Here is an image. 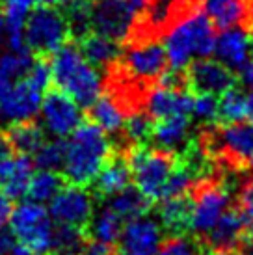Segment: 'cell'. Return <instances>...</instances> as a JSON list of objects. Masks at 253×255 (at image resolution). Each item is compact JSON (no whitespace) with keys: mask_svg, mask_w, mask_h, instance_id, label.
Returning <instances> with one entry per match:
<instances>
[{"mask_svg":"<svg viewBox=\"0 0 253 255\" xmlns=\"http://www.w3.org/2000/svg\"><path fill=\"white\" fill-rule=\"evenodd\" d=\"M11 199L7 198L4 192L0 190V229L6 227V224L9 222V214H11Z\"/></svg>","mask_w":253,"mask_h":255,"instance_id":"60d3db41","label":"cell"},{"mask_svg":"<svg viewBox=\"0 0 253 255\" xmlns=\"http://www.w3.org/2000/svg\"><path fill=\"white\" fill-rule=\"evenodd\" d=\"M128 2V6L132 7L136 13H141V11H145L149 6V0H126Z\"/></svg>","mask_w":253,"mask_h":255,"instance_id":"7bdbcfd3","label":"cell"},{"mask_svg":"<svg viewBox=\"0 0 253 255\" xmlns=\"http://www.w3.org/2000/svg\"><path fill=\"white\" fill-rule=\"evenodd\" d=\"M39 116L43 130L52 138H67L84 121L82 107L60 90L43 95Z\"/></svg>","mask_w":253,"mask_h":255,"instance_id":"52a82bcc","label":"cell"},{"mask_svg":"<svg viewBox=\"0 0 253 255\" xmlns=\"http://www.w3.org/2000/svg\"><path fill=\"white\" fill-rule=\"evenodd\" d=\"M216 32L205 11H192L181 17L164 37V49L171 69L183 71L197 58L211 56Z\"/></svg>","mask_w":253,"mask_h":255,"instance_id":"3957f363","label":"cell"},{"mask_svg":"<svg viewBox=\"0 0 253 255\" xmlns=\"http://www.w3.org/2000/svg\"><path fill=\"white\" fill-rule=\"evenodd\" d=\"M7 255H41V254H37V252H34V250H30V248H24V246H13V248L7 252Z\"/></svg>","mask_w":253,"mask_h":255,"instance_id":"ee69618b","label":"cell"},{"mask_svg":"<svg viewBox=\"0 0 253 255\" xmlns=\"http://www.w3.org/2000/svg\"><path fill=\"white\" fill-rule=\"evenodd\" d=\"M240 73V82L246 88L248 92L253 93V58H250L246 64L239 69Z\"/></svg>","mask_w":253,"mask_h":255,"instance_id":"ab89813d","label":"cell"},{"mask_svg":"<svg viewBox=\"0 0 253 255\" xmlns=\"http://www.w3.org/2000/svg\"><path fill=\"white\" fill-rule=\"evenodd\" d=\"M45 92L37 90L26 77L17 80L0 95V121L17 125L32 121L39 114Z\"/></svg>","mask_w":253,"mask_h":255,"instance_id":"ba28073f","label":"cell"},{"mask_svg":"<svg viewBox=\"0 0 253 255\" xmlns=\"http://www.w3.org/2000/svg\"><path fill=\"white\" fill-rule=\"evenodd\" d=\"M125 136L134 145H143L153 132V118L147 112H134L125 118L123 123Z\"/></svg>","mask_w":253,"mask_h":255,"instance_id":"e575fe53","label":"cell"},{"mask_svg":"<svg viewBox=\"0 0 253 255\" xmlns=\"http://www.w3.org/2000/svg\"><path fill=\"white\" fill-rule=\"evenodd\" d=\"M190 118L205 125L218 121V97L212 93H196L192 101Z\"/></svg>","mask_w":253,"mask_h":255,"instance_id":"d590c367","label":"cell"},{"mask_svg":"<svg viewBox=\"0 0 253 255\" xmlns=\"http://www.w3.org/2000/svg\"><path fill=\"white\" fill-rule=\"evenodd\" d=\"M218 142L222 151L237 162H252L253 160V123L237 121L225 123L218 130Z\"/></svg>","mask_w":253,"mask_h":255,"instance_id":"d6986e66","label":"cell"},{"mask_svg":"<svg viewBox=\"0 0 253 255\" xmlns=\"http://www.w3.org/2000/svg\"><path fill=\"white\" fill-rule=\"evenodd\" d=\"M194 95L181 86H156L147 97V114L153 120H162L169 116H190Z\"/></svg>","mask_w":253,"mask_h":255,"instance_id":"ac0fdd59","label":"cell"},{"mask_svg":"<svg viewBox=\"0 0 253 255\" xmlns=\"http://www.w3.org/2000/svg\"><path fill=\"white\" fill-rule=\"evenodd\" d=\"M69 37V24L65 15L58 7L39 6L32 11L24 22V45L32 54L47 56L65 45Z\"/></svg>","mask_w":253,"mask_h":255,"instance_id":"8992f818","label":"cell"},{"mask_svg":"<svg viewBox=\"0 0 253 255\" xmlns=\"http://www.w3.org/2000/svg\"><path fill=\"white\" fill-rule=\"evenodd\" d=\"M190 134V116L179 114V116H169L155 120L153 123V132L151 138L156 142V145L168 153H175L183 149L188 142Z\"/></svg>","mask_w":253,"mask_h":255,"instance_id":"ffe728a7","label":"cell"},{"mask_svg":"<svg viewBox=\"0 0 253 255\" xmlns=\"http://www.w3.org/2000/svg\"><path fill=\"white\" fill-rule=\"evenodd\" d=\"M250 58H253V39H252V56Z\"/></svg>","mask_w":253,"mask_h":255,"instance_id":"c3c4849f","label":"cell"},{"mask_svg":"<svg viewBox=\"0 0 253 255\" xmlns=\"http://www.w3.org/2000/svg\"><path fill=\"white\" fill-rule=\"evenodd\" d=\"M37 4H41V6H50V7H62L65 6L69 0H35Z\"/></svg>","mask_w":253,"mask_h":255,"instance_id":"f6af8a7d","label":"cell"},{"mask_svg":"<svg viewBox=\"0 0 253 255\" xmlns=\"http://www.w3.org/2000/svg\"><path fill=\"white\" fill-rule=\"evenodd\" d=\"M190 214H192V198L188 194L160 199L158 222L162 229L171 235H184L190 231Z\"/></svg>","mask_w":253,"mask_h":255,"instance_id":"7402d4cb","label":"cell"},{"mask_svg":"<svg viewBox=\"0 0 253 255\" xmlns=\"http://www.w3.org/2000/svg\"><path fill=\"white\" fill-rule=\"evenodd\" d=\"M239 255H253L252 252H248V254H239Z\"/></svg>","mask_w":253,"mask_h":255,"instance_id":"681fc988","label":"cell"},{"mask_svg":"<svg viewBox=\"0 0 253 255\" xmlns=\"http://www.w3.org/2000/svg\"><path fill=\"white\" fill-rule=\"evenodd\" d=\"M63 179L71 184L88 186L112 156V143L103 128L95 123H80L67 138H63Z\"/></svg>","mask_w":253,"mask_h":255,"instance_id":"6da1fadb","label":"cell"},{"mask_svg":"<svg viewBox=\"0 0 253 255\" xmlns=\"http://www.w3.org/2000/svg\"><path fill=\"white\" fill-rule=\"evenodd\" d=\"M13 151H15V149H13V145L9 143L7 136L0 134V160H2V158H6V156H9Z\"/></svg>","mask_w":253,"mask_h":255,"instance_id":"b9f144b4","label":"cell"},{"mask_svg":"<svg viewBox=\"0 0 253 255\" xmlns=\"http://www.w3.org/2000/svg\"><path fill=\"white\" fill-rule=\"evenodd\" d=\"M2 37H4V15L0 13V43H2Z\"/></svg>","mask_w":253,"mask_h":255,"instance_id":"7dc6e473","label":"cell"},{"mask_svg":"<svg viewBox=\"0 0 253 255\" xmlns=\"http://www.w3.org/2000/svg\"><path fill=\"white\" fill-rule=\"evenodd\" d=\"M205 237L212 252L222 255L237 254L248 239L244 214L237 209H227Z\"/></svg>","mask_w":253,"mask_h":255,"instance_id":"9a60e30c","label":"cell"},{"mask_svg":"<svg viewBox=\"0 0 253 255\" xmlns=\"http://www.w3.org/2000/svg\"><path fill=\"white\" fill-rule=\"evenodd\" d=\"M155 255H199L196 242L186 239L184 235H173L169 241L162 242Z\"/></svg>","mask_w":253,"mask_h":255,"instance_id":"74e56055","label":"cell"},{"mask_svg":"<svg viewBox=\"0 0 253 255\" xmlns=\"http://www.w3.org/2000/svg\"><path fill=\"white\" fill-rule=\"evenodd\" d=\"M90 108H92V121L105 132H118L123 128L126 116L116 97L108 95V93L105 95L101 93L99 99Z\"/></svg>","mask_w":253,"mask_h":255,"instance_id":"d4e9b609","label":"cell"},{"mask_svg":"<svg viewBox=\"0 0 253 255\" xmlns=\"http://www.w3.org/2000/svg\"><path fill=\"white\" fill-rule=\"evenodd\" d=\"M248 114V93L229 88L218 99V120L224 123L244 121Z\"/></svg>","mask_w":253,"mask_h":255,"instance_id":"d6a6232c","label":"cell"},{"mask_svg":"<svg viewBox=\"0 0 253 255\" xmlns=\"http://www.w3.org/2000/svg\"><path fill=\"white\" fill-rule=\"evenodd\" d=\"M227 209H229V194L224 186L220 184L201 186L197 190L196 198L192 199L190 231L205 237Z\"/></svg>","mask_w":253,"mask_h":255,"instance_id":"7c38bea8","label":"cell"},{"mask_svg":"<svg viewBox=\"0 0 253 255\" xmlns=\"http://www.w3.org/2000/svg\"><path fill=\"white\" fill-rule=\"evenodd\" d=\"M9 231L13 233L15 241L24 248H30L41 255L52 254V241H54V220L49 209L26 199L15 205L9 214Z\"/></svg>","mask_w":253,"mask_h":255,"instance_id":"277c9868","label":"cell"},{"mask_svg":"<svg viewBox=\"0 0 253 255\" xmlns=\"http://www.w3.org/2000/svg\"><path fill=\"white\" fill-rule=\"evenodd\" d=\"M78 49L82 52V56L97 69L110 67L112 64H116V60L121 54L120 43L103 36V34H97L93 30L78 39Z\"/></svg>","mask_w":253,"mask_h":255,"instance_id":"603a6c76","label":"cell"},{"mask_svg":"<svg viewBox=\"0 0 253 255\" xmlns=\"http://www.w3.org/2000/svg\"><path fill=\"white\" fill-rule=\"evenodd\" d=\"M134 22H136V11L128 6L126 0H93V32L121 43L132 34Z\"/></svg>","mask_w":253,"mask_h":255,"instance_id":"9c48e42d","label":"cell"},{"mask_svg":"<svg viewBox=\"0 0 253 255\" xmlns=\"http://www.w3.org/2000/svg\"><path fill=\"white\" fill-rule=\"evenodd\" d=\"M63 186V177L54 170H37L32 173L26 196L32 201L47 205Z\"/></svg>","mask_w":253,"mask_h":255,"instance_id":"f546056e","label":"cell"},{"mask_svg":"<svg viewBox=\"0 0 253 255\" xmlns=\"http://www.w3.org/2000/svg\"><path fill=\"white\" fill-rule=\"evenodd\" d=\"M86 227L65 226L58 224L54 227V241H52V254L77 255L86 244ZM50 254V255H52Z\"/></svg>","mask_w":253,"mask_h":255,"instance_id":"4dcf8cb0","label":"cell"},{"mask_svg":"<svg viewBox=\"0 0 253 255\" xmlns=\"http://www.w3.org/2000/svg\"><path fill=\"white\" fill-rule=\"evenodd\" d=\"M123 226H125V220L106 205L101 211L93 213L92 220H90V229L86 233L92 241L114 246L123 231Z\"/></svg>","mask_w":253,"mask_h":255,"instance_id":"cb8c5ba5","label":"cell"},{"mask_svg":"<svg viewBox=\"0 0 253 255\" xmlns=\"http://www.w3.org/2000/svg\"><path fill=\"white\" fill-rule=\"evenodd\" d=\"M205 15L218 28L237 26L246 17V2L244 0H203Z\"/></svg>","mask_w":253,"mask_h":255,"instance_id":"484cf974","label":"cell"},{"mask_svg":"<svg viewBox=\"0 0 253 255\" xmlns=\"http://www.w3.org/2000/svg\"><path fill=\"white\" fill-rule=\"evenodd\" d=\"M250 166H252V168H253V160H252V162H250Z\"/></svg>","mask_w":253,"mask_h":255,"instance_id":"f907efd6","label":"cell"},{"mask_svg":"<svg viewBox=\"0 0 253 255\" xmlns=\"http://www.w3.org/2000/svg\"><path fill=\"white\" fill-rule=\"evenodd\" d=\"M177 4H179V0H149V6L145 11L149 15L151 26H155V28L164 26L173 13V9L177 7Z\"/></svg>","mask_w":253,"mask_h":255,"instance_id":"8d00e7d4","label":"cell"},{"mask_svg":"<svg viewBox=\"0 0 253 255\" xmlns=\"http://www.w3.org/2000/svg\"><path fill=\"white\" fill-rule=\"evenodd\" d=\"M49 64L52 82L58 90L77 101L82 108H90L103 93V75L82 56L78 45H62L52 52Z\"/></svg>","mask_w":253,"mask_h":255,"instance_id":"7a4b0ae2","label":"cell"},{"mask_svg":"<svg viewBox=\"0 0 253 255\" xmlns=\"http://www.w3.org/2000/svg\"><path fill=\"white\" fill-rule=\"evenodd\" d=\"M108 207L120 214L125 222H128V220L147 214L151 201L136 186L128 184L125 190L118 192V194H114V196L108 198Z\"/></svg>","mask_w":253,"mask_h":255,"instance_id":"4316f807","label":"cell"},{"mask_svg":"<svg viewBox=\"0 0 253 255\" xmlns=\"http://www.w3.org/2000/svg\"><path fill=\"white\" fill-rule=\"evenodd\" d=\"M123 67L132 78H158L168 69L166 49L158 41H141L130 45L123 54Z\"/></svg>","mask_w":253,"mask_h":255,"instance_id":"5bb4252c","label":"cell"},{"mask_svg":"<svg viewBox=\"0 0 253 255\" xmlns=\"http://www.w3.org/2000/svg\"><path fill=\"white\" fill-rule=\"evenodd\" d=\"M63 149H65L63 138L45 140L41 147L34 153V166H37L39 170H62Z\"/></svg>","mask_w":253,"mask_h":255,"instance_id":"836d02e7","label":"cell"},{"mask_svg":"<svg viewBox=\"0 0 253 255\" xmlns=\"http://www.w3.org/2000/svg\"><path fill=\"white\" fill-rule=\"evenodd\" d=\"M0 54H2V52H0Z\"/></svg>","mask_w":253,"mask_h":255,"instance_id":"816d5d0a","label":"cell"},{"mask_svg":"<svg viewBox=\"0 0 253 255\" xmlns=\"http://www.w3.org/2000/svg\"><path fill=\"white\" fill-rule=\"evenodd\" d=\"M24 77L28 78L30 82H32L37 90H41V92L47 93V92H49L50 82H52L50 64H49V62H45V60H34Z\"/></svg>","mask_w":253,"mask_h":255,"instance_id":"f35d334b","label":"cell"},{"mask_svg":"<svg viewBox=\"0 0 253 255\" xmlns=\"http://www.w3.org/2000/svg\"><path fill=\"white\" fill-rule=\"evenodd\" d=\"M184 82L192 88V92L212 93L218 97L235 86V75L220 60H212V58L205 56L194 60L186 67Z\"/></svg>","mask_w":253,"mask_h":255,"instance_id":"4fadbf2b","label":"cell"},{"mask_svg":"<svg viewBox=\"0 0 253 255\" xmlns=\"http://www.w3.org/2000/svg\"><path fill=\"white\" fill-rule=\"evenodd\" d=\"M132 181L128 160L123 156H110L108 162L103 166V170L93 179L95 192L101 198H110L118 192L125 190Z\"/></svg>","mask_w":253,"mask_h":255,"instance_id":"44dd1931","label":"cell"},{"mask_svg":"<svg viewBox=\"0 0 253 255\" xmlns=\"http://www.w3.org/2000/svg\"><path fill=\"white\" fill-rule=\"evenodd\" d=\"M126 160L130 166L136 188L151 203L160 201L164 198V186L175 166L173 153H168L164 149H147L145 145H134Z\"/></svg>","mask_w":253,"mask_h":255,"instance_id":"5b68a950","label":"cell"},{"mask_svg":"<svg viewBox=\"0 0 253 255\" xmlns=\"http://www.w3.org/2000/svg\"><path fill=\"white\" fill-rule=\"evenodd\" d=\"M212 54L231 71H239L252 56V37L246 30L237 26L224 28V32L216 36Z\"/></svg>","mask_w":253,"mask_h":255,"instance_id":"e0dca14e","label":"cell"},{"mask_svg":"<svg viewBox=\"0 0 253 255\" xmlns=\"http://www.w3.org/2000/svg\"><path fill=\"white\" fill-rule=\"evenodd\" d=\"M164 242V229L156 218L147 214L128 220L120 239L118 255H155Z\"/></svg>","mask_w":253,"mask_h":255,"instance_id":"30bf717a","label":"cell"},{"mask_svg":"<svg viewBox=\"0 0 253 255\" xmlns=\"http://www.w3.org/2000/svg\"><path fill=\"white\" fill-rule=\"evenodd\" d=\"M32 62L34 58L28 49L7 50L4 54H0V95L13 82L21 80L26 75Z\"/></svg>","mask_w":253,"mask_h":255,"instance_id":"83f0119b","label":"cell"},{"mask_svg":"<svg viewBox=\"0 0 253 255\" xmlns=\"http://www.w3.org/2000/svg\"><path fill=\"white\" fill-rule=\"evenodd\" d=\"M7 140L13 145L17 153H24V155H34L37 149L41 147L45 142V132L43 127L35 125L32 121H24V123H17V125H9L7 130Z\"/></svg>","mask_w":253,"mask_h":255,"instance_id":"f1b7e54d","label":"cell"},{"mask_svg":"<svg viewBox=\"0 0 253 255\" xmlns=\"http://www.w3.org/2000/svg\"><path fill=\"white\" fill-rule=\"evenodd\" d=\"M34 158L24 153H11L0 160V190L9 199L26 196L30 179L34 173Z\"/></svg>","mask_w":253,"mask_h":255,"instance_id":"2e32d148","label":"cell"},{"mask_svg":"<svg viewBox=\"0 0 253 255\" xmlns=\"http://www.w3.org/2000/svg\"><path fill=\"white\" fill-rule=\"evenodd\" d=\"M246 121L253 123V93H248V114H246Z\"/></svg>","mask_w":253,"mask_h":255,"instance_id":"bcb514c9","label":"cell"},{"mask_svg":"<svg viewBox=\"0 0 253 255\" xmlns=\"http://www.w3.org/2000/svg\"><path fill=\"white\" fill-rule=\"evenodd\" d=\"M92 9L93 0H69L65 4L63 15L69 24V34L80 39L88 32H92Z\"/></svg>","mask_w":253,"mask_h":255,"instance_id":"1f68e13d","label":"cell"},{"mask_svg":"<svg viewBox=\"0 0 253 255\" xmlns=\"http://www.w3.org/2000/svg\"><path fill=\"white\" fill-rule=\"evenodd\" d=\"M49 213L56 224L86 227L95 213L93 196L78 184L62 186L56 196L50 199Z\"/></svg>","mask_w":253,"mask_h":255,"instance_id":"8fae6325","label":"cell"}]
</instances>
